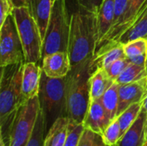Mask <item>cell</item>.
Instances as JSON below:
<instances>
[{
    "instance_id": "cell-1",
    "label": "cell",
    "mask_w": 147,
    "mask_h": 146,
    "mask_svg": "<svg viewBox=\"0 0 147 146\" xmlns=\"http://www.w3.org/2000/svg\"><path fill=\"white\" fill-rule=\"evenodd\" d=\"M24 64L3 66L0 80V128L1 140L9 145L10 133L16 113L25 102L22 92Z\"/></svg>"
},
{
    "instance_id": "cell-2",
    "label": "cell",
    "mask_w": 147,
    "mask_h": 146,
    "mask_svg": "<svg viewBox=\"0 0 147 146\" xmlns=\"http://www.w3.org/2000/svg\"><path fill=\"white\" fill-rule=\"evenodd\" d=\"M96 41V14L79 8L71 15L67 52L71 67L92 59Z\"/></svg>"
},
{
    "instance_id": "cell-3",
    "label": "cell",
    "mask_w": 147,
    "mask_h": 146,
    "mask_svg": "<svg viewBox=\"0 0 147 146\" xmlns=\"http://www.w3.org/2000/svg\"><path fill=\"white\" fill-rule=\"evenodd\" d=\"M91 60L71 67L65 83V116L70 121L83 124L90 102Z\"/></svg>"
},
{
    "instance_id": "cell-4",
    "label": "cell",
    "mask_w": 147,
    "mask_h": 146,
    "mask_svg": "<svg viewBox=\"0 0 147 146\" xmlns=\"http://www.w3.org/2000/svg\"><path fill=\"white\" fill-rule=\"evenodd\" d=\"M65 83L66 77L51 78L41 73L38 97L47 133L57 119L65 116Z\"/></svg>"
},
{
    "instance_id": "cell-5",
    "label": "cell",
    "mask_w": 147,
    "mask_h": 146,
    "mask_svg": "<svg viewBox=\"0 0 147 146\" xmlns=\"http://www.w3.org/2000/svg\"><path fill=\"white\" fill-rule=\"evenodd\" d=\"M71 28V16L65 0H55L43 39L42 58L56 52H67ZM42 60V59H41Z\"/></svg>"
},
{
    "instance_id": "cell-6",
    "label": "cell",
    "mask_w": 147,
    "mask_h": 146,
    "mask_svg": "<svg viewBox=\"0 0 147 146\" xmlns=\"http://www.w3.org/2000/svg\"><path fill=\"white\" fill-rule=\"evenodd\" d=\"M12 14L22 43L25 62H41L43 39L39 27L28 7H14Z\"/></svg>"
},
{
    "instance_id": "cell-7",
    "label": "cell",
    "mask_w": 147,
    "mask_h": 146,
    "mask_svg": "<svg viewBox=\"0 0 147 146\" xmlns=\"http://www.w3.org/2000/svg\"><path fill=\"white\" fill-rule=\"evenodd\" d=\"M40 111L38 96L24 102L19 108L10 133L9 146H26Z\"/></svg>"
},
{
    "instance_id": "cell-8",
    "label": "cell",
    "mask_w": 147,
    "mask_h": 146,
    "mask_svg": "<svg viewBox=\"0 0 147 146\" xmlns=\"http://www.w3.org/2000/svg\"><path fill=\"white\" fill-rule=\"evenodd\" d=\"M24 63L25 54L22 43L11 13L0 26V65L3 67Z\"/></svg>"
},
{
    "instance_id": "cell-9",
    "label": "cell",
    "mask_w": 147,
    "mask_h": 146,
    "mask_svg": "<svg viewBox=\"0 0 147 146\" xmlns=\"http://www.w3.org/2000/svg\"><path fill=\"white\" fill-rule=\"evenodd\" d=\"M125 57L123 43L120 40H109L96 51L90 65L91 73L98 69H106L115 61Z\"/></svg>"
},
{
    "instance_id": "cell-10",
    "label": "cell",
    "mask_w": 147,
    "mask_h": 146,
    "mask_svg": "<svg viewBox=\"0 0 147 146\" xmlns=\"http://www.w3.org/2000/svg\"><path fill=\"white\" fill-rule=\"evenodd\" d=\"M42 71L51 78L65 77L71 69L68 52H56L42 58Z\"/></svg>"
},
{
    "instance_id": "cell-11",
    "label": "cell",
    "mask_w": 147,
    "mask_h": 146,
    "mask_svg": "<svg viewBox=\"0 0 147 146\" xmlns=\"http://www.w3.org/2000/svg\"><path fill=\"white\" fill-rule=\"evenodd\" d=\"M112 122L100 99L91 101L83 125L85 129L102 135Z\"/></svg>"
},
{
    "instance_id": "cell-12",
    "label": "cell",
    "mask_w": 147,
    "mask_h": 146,
    "mask_svg": "<svg viewBox=\"0 0 147 146\" xmlns=\"http://www.w3.org/2000/svg\"><path fill=\"white\" fill-rule=\"evenodd\" d=\"M119 85V106L117 117L131 105L143 101L147 91V79L137 83Z\"/></svg>"
},
{
    "instance_id": "cell-13",
    "label": "cell",
    "mask_w": 147,
    "mask_h": 146,
    "mask_svg": "<svg viewBox=\"0 0 147 146\" xmlns=\"http://www.w3.org/2000/svg\"><path fill=\"white\" fill-rule=\"evenodd\" d=\"M42 68L39 63L25 62L22 78V92L24 101H28L39 94Z\"/></svg>"
},
{
    "instance_id": "cell-14",
    "label": "cell",
    "mask_w": 147,
    "mask_h": 146,
    "mask_svg": "<svg viewBox=\"0 0 147 146\" xmlns=\"http://www.w3.org/2000/svg\"><path fill=\"white\" fill-rule=\"evenodd\" d=\"M147 131V114L142 108L137 120L115 146H144Z\"/></svg>"
},
{
    "instance_id": "cell-15",
    "label": "cell",
    "mask_w": 147,
    "mask_h": 146,
    "mask_svg": "<svg viewBox=\"0 0 147 146\" xmlns=\"http://www.w3.org/2000/svg\"><path fill=\"white\" fill-rule=\"evenodd\" d=\"M115 22V0H103L96 14L97 41L96 51L101 46ZM95 51V52H96Z\"/></svg>"
},
{
    "instance_id": "cell-16",
    "label": "cell",
    "mask_w": 147,
    "mask_h": 146,
    "mask_svg": "<svg viewBox=\"0 0 147 146\" xmlns=\"http://www.w3.org/2000/svg\"><path fill=\"white\" fill-rule=\"evenodd\" d=\"M145 1L146 0H130L127 11L125 12L121 21L119 22L118 25H116L115 28H113L109 31V34L107 35L102 44L109 40H120L121 35L136 22L138 14L141 7L143 6Z\"/></svg>"
},
{
    "instance_id": "cell-17",
    "label": "cell",
    "mask_w": 147,
    "mask_h": 146,
    "mask_svg": "<svg viewBox=\"0 0 147 146\" xmlns=\"http://www.w3.org/2000/svg\"><path fill=\"white\" fill-rule=\"evenodd\" d=\"M53 3V0H28V3L27 7L39 27L42 39L47 32Z\"/></svg>"
},
{
    "instance_id": "cell-18",
    "label": "cell",
    "mask_w": 147,
    "mask_h": 146,
    "mask_svg": "<svg viewBox=\"0 0 147 146\" xmlns=\"http://www.w3.org/2000/svg\"><path fill=\"white\" fill-rule=\"evenodd\" d=\"M69 123L70 120L66 116H62L57 119L46 134L44 146H65Z\"/></svg>"
},
{
    "instance_id": "cell-19",
    "label": "cell",
    "mask_w": 147,
    "mask_h": 146,
    "mask_svg": "<svg viewBox=\"0 0 147 146\" xmlns=\"http://www.w3.org/2000/svg\"><path fill=\"white\" fill-rule=\"evenodd\" d=\"M115 83L108 75L106 70L98 69L90 77V102L100 99L104 93Z\"/></svg>"
},
{
    "instance_id": "cell-20",
    "label": "cell",
    "mask_w": 147,
    "mask_h": 146,
    "mask_svg": "<svg viewBox=\"0 0 147 146\" xmlns=\"http://www.w3.org/2000/svg\"><path fill=\"white\" fill-rule=\"evenodd\" d=\"M145 79H147L146 66L138 65L130 62L115 82L118 84H127L140 82Z\"/></svg>"
},
{
    "instance_id": "cell-21",
    "label": "cell",
    "mask_w": 147,
    "mask_h": 146,
    "mask_svg": "<svg viewBox=\"0 0 147 146\" xmlns=\"http://www.w3.org/2000/svg\"><path fill=\"white\" fill-rule=\"evenodd\" d=\"M119 86L120 85L115 82L100 98L112 121L117 118V111L119 106Z\"/></svg>"
},
{
    "instance_id": "cell-22",
    "label": "cell",
    "mask_w": 147,
    "mask_h": 146,
    "mask_svg": "<svg viewBox=\"0 0 147 146\" xmlns=\"http://www.w3.org/2000/svg\"><path fill=\"white\" fill-rule=\"evenodd\" d=\"M142 110V102L131 105L124 112H122L118 117V122L121 127V136L128 130V128L137 120L140 111Z\"/></svg>"
},
{
    "instance_id": "cell-23",
    "label": "cell",
    "mask_w": 147,
    "mask_h": 146,
    "mask_svg": "<svg viewBox=\"0 0 147 146\" xmlns=\"http://www.w3.org/2000/svg\"><path fill=\"white\" fill-rule=\"evenodd\" d=\"M141 37L147 38V13L138 19L136 22L121 35L119 40L124 44L127 41Z\"/></svg>"
},
{
    "instance_id": "cell-24",
    "label": "cell",
    "mask_w": 147,
    "mask_h": 146,
    "mask_svg": "<svg viewBox=\"0 0 147 146\" xmlns=\"http://www.w3.org/2000/svg\"><path fill=\"white\" fill-rule=\"evenodd\" d=\"M125 55L128 59H133L140 55L147 54V38L141 37L132 40L123 44Z\"/></svg>"
},
{
    "instance_id": "cell-25",
    "label": "cell",
    "mask_w": 147,
    "mask_h": 146,
    "mask_svg": "<svg viewBox=\"0 0 147 146\" xmlns=\"http://www.w3.org/2000/svg\"><path fill=\"white\" fill-rule=\"evenodd\" d=\"M47 134V126L41 112L40 111L32 136L26 146H44V140Z\"/></svg>"
},
{
    "instance_id": "cell-26",
    "label": "cell",
    "mask_w": 147,
    "mask_h": 146,
    "mask_svg": "<svg viewBox=\"0 0 147 146\" xmlns=\"http://www.w3.org/2000/svg\"><path fill=\"white\" fill-rule=\"evenodd\" d=\"M102 137L107 146H115L118 143L121 138V132L117 118L109 124V126L102 133Z\"/></svg>"
},
{
    "instance_id": "cell-27",
    "label": "cell",
    "mask_w": 147,
    "mask_h": 146,
    "mask_svg": "<svg viewBox=\"0 0 147 146\" xmlns=\"http://www.w3.org/2000/svg\"><path fill=\"white\" fill-rule=\"evenodd\" d=\"M84 129L85 128L83 124L70 121L65 146H78L80 139L83 135Z\"/></svg>"
},
{
    "instance_id": "cell-28",
    "label": "cell",
    "mask_w": 147,
    "mask_h": 146,
    "mask_svg": "<svg viewBox=\"0 0 147 146\" xmlns=\"http://www.w3.org/2000/svg\"><path fill=\"white\" fill-rule=\"evenodd\" d=\"M78 146H107L102 135L97 134L88 129H84L80 139Z\"/></svg>"
},
{
    "instance_id": "cell-29",
    "label": "cell",
    "mask_w": 147,
    "mask_h": 146,
    "mask_svg": "<svg viewBox=\"0 0 147 146\" xmlns=\"http://www.w3.org/2000/svg\"><path fill=\"white\" fill-rule=\"evenodd\" d=\"M129 63L130 60L128 59V58L125 57L115 61L113 64H111L108 68L104 70H106L109 77L115 82V80L120 77V75L122 73V71L125 70V68L127 66Z\"/></svg>"
},
{
    "instance_id": "cell-30",
    "label": "cell",
    "mask_w": 147,
    "mask_h": 146,
    "mask_svg": "<svg viewBox=\"0 0 147 146\" xmlns=\"http://www.w3.org/2000/svg\"><path fill=\"white\" fill-rule=\"evenodd\" d=\"M129 2L130 0H115V22L112 28L118 25L119 22L121 21L125 12L127 11Z\"/></svg>"
},
{
    "instance_id": "cell-31",
    "label": "cell",
    "mask_w": 147,
    "mask_h": 146,
    "mask_svg": "<svg viewBox=\"0 0 147 146\" xmlns=\"http://www.w3.org/2000/svg\"><path fill=\"white\" fill-rule=\"evenodd\" d=\"M80 9L97 14L103 0H75Z\"/></svg>"
},
{
    "instance_id": "cell-32",
    "label": "cell",
    "mask_w": 147,
    "mask_h": 146,
    "mask_svg": "<svg viewBox=\"0 0 147 146\" xmlns=\"http://www.w3.org/2000/svg\"><path fill=\"white\" fill-rule=\"evenodd\" d=\"M130 60L131 63L138 65H141V66H146L147 63V54L144 55H140L133 59H128Z\"/></svg>"
},
{
    "instance_id": "cell-33",
    "label": "cell",
    "mask_w": 147,
    "mask_h": 146,
    "mask_svg": "<svg viewBox=\"0 0 147 146\" xmlns=\"http://www.w3.org/2000/svg\"><path fill=\"white\" fill-rule=\"evenodd\" d=\"M11 2L14 7H22L28 6V0H11Z\"/></svg>"
},
{
    "instance_id": "cell-34",
    "label": "cell",
    "mask_w": 147,
    "mask_h": 146,
    "mask_svg": "<svg viewBox=\"0 0 147 146\" xmlns=\"http://www.w3.org/2000/svg\"><path fill=\"white\" fill-rule=\"evenodd\" d=\"M146 13H147V0H146V1H145V3H144L143 6L141 7L140 10V12H139V14H138L137 20H138V19H140L141 16H143V15H144Z\"/></svg>"
},
{
    "instance_id": "cell-35",
    "label": "cell",
    "mask_w": 147,
    "mask_h": 146,
    "mask_svg": "<svg viewBox=\"0 0 147 146\" xmlns=\"http://www.w3.org/2000/svg\"><path fill=\"white\" fill-rule=\"evenodd\" d=\"M0 146H6L5 145V144L3 143V141L1 140V139H0Z\"/></svg>"
},
{
    "instance_id": "cell-36",
    "label": "cell",
    "mask_w": 147,
    "mask_h": 146,
    "mask_svg": "<svg viewBox=\"0 0 147 146\" xmlns=\"http://www.w3.org/2000/svg\"><path fill=\"white\" fill-rule=\"evenodd\" d=\"M147 141V131H146V142Z\"/></svg>"
},
{
    "instance_id": "cell-37",
    "label": "cell",
    "mask_w": 147,
    "mask_h": 146,
    "mask_svg": "<svg viewBox=\"0 0 147 146\" xmlns=\"http://www.w3.org/2000/svg\"><path fill=\"white\" fill-rule=\"evenodd\" d=\"M144 146H147V141L145 143V145H144Z\"/></svg>"
},
{
    "instance_id": "cell-38",
    "label": "cell",
    "mask_w": 147,
    "mask_h": 146,
    "mask_svg": "<svg viewBox=\"0 0 147 146\" xmlns=\"http://www.w3.org/2000/svg\"><path fill=\"white\" fill-rule=\"evenodd\" d=\"M146 69H147V63H146Z\"/></svg>"
},
{
    "instance_id": "cell-39",
    "label": "cell",
    "mask_w": 147,
    "mask_h": 146,
    "mask_svg": "<svg viewBox=\"0 0 147 146\" xmlns=\"http://www.w3.org/2000/svg\"><path fill=\"white\" fill-rule=\"evenodd\" d=\"M53 1H55V0H53Z\"/></svg>"
},
{
    "instance_id": "cell-40",
    "label": "cell",
    "mask_w": 147,
    "mask_h": 146,
    "mask_svg": "<svg viewBox=\"0 0 147 146\" xmlns=\"http://www.w3.org/2000/svg\"><path fill=\"white\" fill-rule=\"evenodd\" d=\"M10 1H11V0H10Z\"/></svg>"
}]
</instances>
